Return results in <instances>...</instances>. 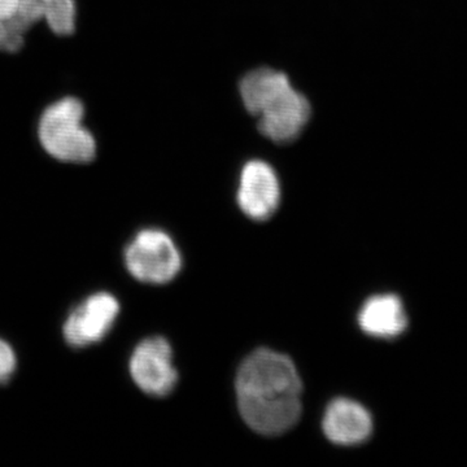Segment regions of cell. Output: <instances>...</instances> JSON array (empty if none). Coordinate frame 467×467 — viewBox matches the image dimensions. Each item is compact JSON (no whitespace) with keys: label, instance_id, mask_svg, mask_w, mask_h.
<instances>
[{"label":"cell","instance_id":"9c48e42d","mask_svg":"<svg viewBox=\"0 0 467 467\" xmlns=\"http://www.w3.org/2000/svg\"><path fill=\"white\" fill-rule=\"evenodd\" d=\"M358 324L371 337L383 339L399 337L408 326L404 304L392 294L370 297L359 310Z\"/></svg>","mask_w":467,"mask_h":467},{"label":"cell","instance_id":"6da1fadb","mask_svg":"<svg viewBox=\"0 0 467 467\" xmlns=\"http://www.w3.org/2000/svg\"><path fill=\"white\" fill-rule=\"evenodd\" d=\"M235 389L243 420L259 434H284L299 420L303 383L288 356L254 350L243 361Z\"/></svg>","mask_w":467,"mask_h":467},{"label":"cell","instance_id":"52a82bcc","mask_svg":"<svg viewBox=\"0 0 467 467\" xmlns=\"http://www.w3.org/2000/svg\"><path fill=\"white\" fill-rule=\"evenodd\" d=\"M281 201V184L275 169L261 160H252L242 169L238 204L245 216L263 221L272 216Z\"/></svg>","mask_w":467,"mask_h":467},{"label":"cell","instance_id":"30bf717a","mask_svg":"<svg viewBox=\"0 0 467 467\" xmlns=\"http://www.w3.org/2000/svg\"><path fill=\"white\" fill-rule=\"evenodd\" d=\"M288 86H291V81L284 72L259 67L243 77L239 91L245 109L252 115L257 116L273 98Z\"/></svg>","mask_w":467,"mask_h":467},{"label":"cell","instance_id":"7c38bea8","mask_svg":"<svg viewBox=\"0 0 467 467\" xmlns=\"http://www.w3.org/2000/svg\"><path fill=\"white\" fill-rule=\"evenodd\" d=\"M55 0H18L16 16L30 27L43 20Z\"/></svg>","mask_w":467,"mask_h":467},{"label":"cell","instance_id":"3957f363","mask_svg":"<svg viewBox=\"0 0 467 467\" xmlns=\"http://www.w3.org/2000/svg\"><path fill=\"white\" fill-rule=\"evenodd\" d=\"M129 273L138 281L165 285L173 281L181 266L180 251L167 233L158 229L142 230L129 243L125 251Z\"/></svg>","mask_w":467,"mask_h":467},{"label":"cell","instance_id":"4fadbf2b","mask_svg":"<svg viewBox=\"0 0 467 467\" xmlns=\"http://www.w3.org/2000/svg\"><path fill=\"white\" fill-rule=\"evenodd\" d=\"M16 367V353L7 342L0 339V386L11 379Z\"/></svg>","mask_w":467,"mask_h":467},{"label":"cell","instance_id":"5bb4252c","mask_svg":"<svg viewBox=\"0 0 467 467\" xmlns=\"http://www.w3.org/2000/svg\"><path fill=\"white\" fill-rule=\"evenodd\" d=\"M18 0H0V21L16 16Z\"/></svg>","mask_w":467,"mask_h":467},{"label":"cell","instance_id":"8fae6325","mask_svg":"<svg viewBox=\"0 0 467 467\" xmlns=\"http://www.w3.org/2000/svg\"><path fill=\"white\" fill-rule=\"evenodd\" d=\"M29 29L30 26L17 16L0 21V52L20 51Z\"/></svg>","mask_w":467,"mask_h":467},{"label":"cell","instance_id":"5b68a950","mask_svg":"<svg viewBox=\"0 0 467 467\" xmlns=\"http://www.w3.org/2000/svg\"><path fill=\"white\" fill-rule=\"evenodd\" d=\"M119 304L109 292H98L82 301L67 316L64 339L70 347L84 348L99 343L112 330L119 317Z\"/></svg>","mask_w":467,"mask_h":467},{"label":"cell","instance_id":"ba28073f","mask_svg":"<svg viewBox=\"0 0 467 467\" xmlns=\"http://www.w3.org/2000/svg\"><path fill=\"white\" fill-rule=\"evenodd\" d=\"M324 432L328 441L337 445L361 444L373 432L370 413L358 402L337 399L326 409Z\"/></svg>","mask_w":467,"mask_h":467},{"label":"cell","instance_id":"8992f818","mask_svg":"<svg viewBox=\"0 0 467 467\" xmlns=\"http://www.w3.org/2000/svg\"><path fill=\"white\" fill-rule=\"evenodd\" d=\"M310 115L312 109L308 99L291 85L273 98L257 115L259 130L273 142H292L308 124Z\"/></svg>","mask_w":467,"mask_h":467},{"label":"cell","instance_id":"277c9868","mask_svg":"<svg viewBox=\"0 0 467 467\" xmlns=\"http://www.w3.org/2000/svg\"><path fill=\"white\" fill-rule=\"evenodd\" d=\"M134 383L147 395L162 398L173 391L178 373L173 350L164 337H150L138 344L129 362Z\"/></svg>","mask_w":467,"mask_h":467},{"label":"cell","instance_id":"7a4b0ae2","mask_svg":"<svg viewBox=\"0 0 467 467\" xmlns=\"http://www.w3.org/2000/svg\"><path fill=\"white\" fill-rule=\"evenodd\" d=\"M85 107L67 97L43 110L38 140L51 158L67 164H88L97 156L94 135L84 125Z\"/></svg>","mask_w":467,"mask_h":467}]
</instances>
